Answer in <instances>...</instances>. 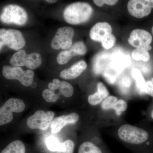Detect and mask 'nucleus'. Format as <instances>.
<instances>
[{"mask_svg": "<svg viewBox=\"0 0 153 153\" xmlns=\"http://www.w3.org/2000/svg\"><path fill=\"white\" fill-rule=\"evenodd\" d=\"M74 36V30L72 28L65 27L59 28L52 39L51 47L54 49H70L72 46Z\"/></svg>", "mask_w": 153, "mask_h": 153, "instance_id": "obj_8", "label": "nucleus"}, {"mask_svg": "<svg viewBox=\"0 0 153 153\" xmlns=\"http://www.w3.org/2000/svg\"><path fill=\"white\" fill-rule=\"evenodd\" d=\"M131 75L135 80L137 90L139 93L141 94L145 93V86L146 82L141 71L137 68H133L131 71Z\"/></svg>", "mask_w": 153, "mask_h": 153, "instance_id": "obj_21", "label": "nucleus"}, {"mask_svg": "<svg viewBox=\"0 0 153 153\" xmlns=\"http://www.w3.org/2000/svg\"><path fill=\"white\" fill-rule=\"evenodd\" d=\"M151 117L153 119V110L152 111V113H151Z\"/></svg>", "mask_w": 153, "mask_h": 153, "instance_id": "obj_37", "label": "nucleus"}, {"mask_svg": "<svg viewBox=\"0 0 153 153\" xmlns=\"http://www.w3.org/2000/svg\"><path fill=\"white\" fill-rule=\"evenodd\" d=\"M70 48L73 50L76 56L85 55L87 52L86 46L83 42L81 41L75 43Z\"/></svg>", "mask_w": 153, "mask_h": 153, "instance_id": "obj_29", "label": "nucleus"}, {"mask_svg": "<svg viewBox=\"0 0 153 153\" xmlns=\"http://www.w3.org/2000/svg\"><path fill=\"white\" fill-rule=\"evenodd\" d=\"M127 103L123 100H119L116 102L113 109H114L117 115H120L127 108Z\"/></svg>", "mask_w": 153, "mask_h": 153, "instance_id": "obj_32", "label": "nucleus"}, {"mask_svg": "<svg viewBox=\"0 0 153 153\" xmlns=\"http://www.w3.org/2000/svg\"><path fill=\"white\" fill-rule=\"evenodd\" d=\"M1 21L6 24L25 25L27 19L26 11L20 6L15 4L9 5L3 9L0 16Z\"/></svg>", "mask_w": 153, "mask_h": 153, "instance_id": "obj_3", "label": "nucleus"}, {"mask_svg": "<svg viewBox=\"0 0 153 153\" xmlns=\"http://www.w3.org/2000/svg\"><path fill=\"white\" fill-rule=\"evenodd\" d=\"M76 56L73 50L70 48L69 50H66L60 52L57 57V61L58 64L63 65L68 63L72 57Z\"/></svg>", "mask_w": 153, "mask_h": 153, "instance_id": "obj_25", "label": "nucleus"}, {"mask_svg": "<svg viewBox=\"0 0 153 153\" xmlns=\"http://www.w3.org/2000/svg\"><path fill=\"white\" fill-rule=\"evenodd\" d=\"M74 147V143L72 140H66L62 143L61 152L73 153Z\"/></svg>", "mask_w": 153, "mask_h": 153, "instance_id": "obj_33", "label": "nucleus"}, {"mask_svg": "<svg viewBox=\"0 0 153 153\" xmlns=\"http://www.w3.org/2000/svg\"><path fill=\"white\" fill-rule=\"evenodd\" d=\"M152 34L153 35V26L152 27Z\"/></svg>", "mask_w": 153, "mask_h": 153, "instance_id": "obj_38", "label": "nucleus"}, {"mask_svg": "<svg viewBox=\"0 0 153 153\" xmlns=\"http://www.w3.org/2000/svg\"><path fill=\"white\" fill-rule=\"evenodd\" d=\"M152 41L150 33L143 29L133 30L128 39V44L136 49L146 48L150 46Z\"/></svg>", "mask_w": 153, "mask_h": 153, "instance_id": "obj_10", "label": "nucleus"}, {"mask_svg": "<svg viewBox=\"0 0 153 153\" xmlns=\"http://www.w3.org/2000/svg\"><path fill=\"white\" fill-rule=\"evenodd\" d=\"M46 144L48 149L51 152H61L62 143L55 137H48L46 140Z\"/></svg>", "mask_w": 153, "mask_h": 153, "instance_id": "obj_24", "label": "nucleus"}, {"mask_svg": "<svg viewBox=\"0 0 153 153\" xmlns=\"http://www.w3.org/2000/svg\"><path fill=\"white\" fill-rule=\"evenodd\" d=\"M131 80L127 76H124L119 81V88L122 93L126 94L131 85Z\"/></svg>", "mask_w": 153, "mask_h": 153, "instance_id": "obj_27", "label": "nucleus"}, {"mask_svg": "<svg viewBox=\"0 0 153 153\" xmlns=\"http://www.w3.org/2000/svg\"><path fill=\"white\" fill-rule=\"evenodd\" d=\"M78 153H103L100 148L90 142L82 143L78 149Z\"/></svg>", "mask_w": 153, "mask_h": 153, "instance_id": "obj_23", "label": "nucleus"}, {"mask_svg": "<svg viewBox=\"0 0 153 153\" xmlns=\"http://www.w3.org/2000/svg\"><path fill=\"white\" fill-rule=\"evenodd\" d=\"M86 63L81 60L73 65L71 68L65 69L60 72V77L62 79H75L80 76L87 68Z\"/></svg>", "mask_w": 153, "mask_h": 153, "instance_id": "obj_13", "label": "nucleus"}, {"mask_svg": "<svg viewBox=\"0 0 153 153\" xmlns=\"http://www.w3.org/2000/svg\"><path fill=\"white\" fill-rule=\"evenodd\" d=\"M93 13L91 6L87 3L78 2L71 4L64 10L63 17L72 25H79L88 21Z\"/></svg>", "mask_w": 153, "mask_h": 153, "instance_id": "obj_1", "label": "nucleus"}, {"mask_svg": "<svg viewBox=\"0 0 153 153\" xmlns=\"http://www.w3.org/2000/svg\"><path fill=\"white\" fill-rule=\"evenodd\" d=\"M79 120V115L76 113H72L67 115H62L54 119L51 125L52 132L56 134L59 132L65 126L74 124Z\"/></svg>", "mask_w": 153, "mask_h": 153, "instance_id": "obj_12", "label": "nucleus"}, {"mask_svg": "<svg viewBox=\"0 0 153 153\" xmlns=\"http://www.w3.org/2000/svg\"><path fill=\"white\" fill-rule=\"evenodd\" d=\"M117 101V98L113 96H110L107 97L102 101L101 107L102 109L109 110L113 109L116 102Z\"/></svg>", "mask_w": 153, "mask_h": 153, "instance_id": "obj_30", "label": "nucleus"}, {"mask_svg": "<svg viewBox=\"0 0 153 153\" xmlns=\"http://www.w3.org/2000/svg\"><path fill=\"white\" fill-rule=\"evenodd\" d=\"M151 81L153 82V78H152V79H151Z\"/></svg>", "mask_w": 153, "mask_h": 153, "instance_id": "obj_39", "label": "nucleus"}, {"mask_svg": "<svg viewBox=\"0 0 153 153\" xmlns=\"http://www.w3.org/2000/svg\"><path fill=\"white\" fill-rule=\"evenodd\" d=\"M122 72L111 66L109 63L102 72V75L107 81L111 84H114Z\"/></svg>", "mask_w": 153, "mask_h": 153, "instance_id": "obj_19", "label": "nucleus"}, {"mask_svg": "<svg viewBox=\"0 0 153 153\" xmlns=\"http://www.w3.org/2000/svg\"><path fill=\"white\" fill-rule=\"evenodd\" d=\"M127 8L131 16L142 19L150 14L153 8V0H130Z\"/></svg>", "mask_w": 153, "mask_h": 153, "instance_id": "obj_9", "label": "nucleus"}, {"mask_svg": "<svg viewBox=\"0 0 153 153\" xmlns=\"http://www.w3.org/2000/svg\"><path fill=\"white\" fill-rule=\"evenodd\" d=\"M43 98L46 101L49 102H55L57 101L60 95L55 93V91L49 89H46L42 93Z\"/></svg>", "mask_w": 153, "mask_h": 153, "instance_id": "obj_28", "label": "nucleus"}, {"mask_svg": "<svg viewBox=\"0 0 153 153\" xmlns=\"http://www.w3.org/2000/svg\"><path fill=\"white\" fill-rule=\"evenodd\" d=\"M97 92L89 95L88 98V102L91 105L100 104L109 95L108 90L102 82H100L97 83Z\"/></svg>", "mask_w": 153, "mask_h": 153, "instance_id": "obj_16", "label": "nucleus"}, {"mask_svg": "<svg viewBox=\"0 0 153 153\" xmlns=\"http://www.w3.org/2000/svg\"><path fill=\"white\" fill-rule=\"evenodd\" d=\"M93 2L97 6L101 7L104 4H106L110 6L114 5L117 3L118 1L117 0H94Z\"/></svg>", "mask_w": 153, "mask_h": 153, "instance_id": "obj_34", "label": "nucleus"}, {"mask_svg": "<svg viewBox=\"0 0 153 153\" xmlns=\"http://www.w3.org/2000/svg\"><path fill=\"white\" fill-rule=\"evenodd\" d=\"M25 102L16 98L10 99L0 108V125L10 122L13 119V113H20L25 110Z\"/></svg>", "mask_w": 153, "mask_h": 153, "instance_id": "obj_5", "label": "nucleus"}, {"mask_svg": "<svg viewBox=\"0 0 153 153\" xmlns=\"http://www.w3.org/2000/svg\"><path fill=\"white\" fill-rule=\"evenodd\" d=\"M46 1L47 2L50 3V4H53V3H55L57 2V1H56V0H55V1H54V0H47Z\"/></svg>", "mask_w": 153, "mask_h": 153, "instance_id": "obj_36", "label": "nucleus"}, {"mask_svg": "<svg viewBox=\"0 0 153 153\" xmlns=\"http://www.w3.org/2000/svg\"><path fill=\"white\" fill-rule=\"evenodd\" d=\"M109 63L122 72L130 64L131 58L129 55L123 52H117L111 55Z\"/></svg>", "mask_w": 153, "mask_h": 153, "instance_id": "obj_15", "label": "nucleus"}, {"mask_svg": "<svg viewBox=\"0 0 153 153\" xmlns=\"http://www.w3.org/2000/svg\"><path fill=\"white\" fill-rule=\"evenodd\" d=\"M25 41L22 33L18 30H0V47L7 45L11 49L19 50L25 46Z\"/></svg>", "mask_w": 153, "mask_h": 153, "instance_id": "obj_4", "label": "nucleus"}, {"mask_svg": "<svg viewBox=\"0 0 153 153\" xmlns=\"http://www.w3.org/2000/svg\"><path fill=\"white\" fill-rule=\"evenodd\" d=\"M29 60L27 67L30 69H35L38 68L42 63L41 55L37 52L29 54Z\"/></svg>", "mask_w": 153, "mask_h": 153, "instance_id": "obj_26", "label": "nucleus"}, {"mask_svg": "<svg viewBox=\"0 0 153 153\" xmlns=\"http://www.w3.org/2000/svg\"><path fill=\"white\" fill-rule=\"evenodd\" d=\"M2 73L7 79H17L24 86L27 87L33 84L34 72L32 70L25 71L20 67L5 66L3 68Z\"/></svg>", "mask_w": 153, "mask_h": 153, "instance_id": "obj_6", "label": "nucleus"}, {"mask_svg": "<svg viewBox=\"0 0 153 153\" xmlns=\"http://www.w3.org/2000/svg\"><path fill=\"white\" fill-rule=\"evenodd\" d=\"M116 38L112 33L110 34L101 42L102 46L105 49H109L114 46Z\"/></svg>", "mask_w": 153, "mask_h": 153, "instance_id": "obj_31", "label": "nucleus"}, {"mask_svg": "<svg viewBox=\"0 0 153 153\" xmlns=\"http://www.w3.org/2000/svg\"><path fill=\"white\" fill-rule=\"evenodd\" d=\"M112 27L106 22H98L91 28L89 33L90 38L93 41L101 43L105 38L111 34Z\"/></svg>", "mask_w": 153, "mask_h": 153, "instance_id": "obj_11", "label": "nucleus"}, {"mask_svg": "<svg viewBox=\"0 0 153 153\" xmlns=\"http://www.w3.org/2000/svg\"><path fill=\"white\" fill-rule=\"evenodd\" d=\"M29 59V55L26 53V51L20 50L12 56L10 60V63L15 67H21L23 66L27 67Z\"/></svg>", "mask_w": 153, "mask_h": 153, "instance_id": "obj_18", "label": "nucleus"}, {"mask_svg": "<svg viewBox=\"0 0 153 153\" xmlns=\"http://www.w3.org/2000/svg\"><path fill=\"white\" fill-rule=\"evenodd\" d=\"M54 113L52 111L45 112L38 110L30 117L27 120V125L30 128L46 130L51 126L54 118Z\"/></svg>", "mask_w": 153, "mask_h": 153, "instance_id": "obj_7", "label": "nucleus"}, {"mask_svg": "<svg viewBox=\"0 0 153 153\" xmlns=\"http://www.w3.org/2000/svg\"><path fill=\"white\" fill-rule=\"evenodd\" d=\"M26 148L24 143L20 140H16L9 144L1 153H25Z\"/></svg>", "mask_w": 153, "mask_h": 153, "instance_id": "obj_22", "label": "nucleus"}, {"mask_svg": "<svg viewBox=\"0 0 153 153\" xmlns=\"http://www.w3.org/2000/svg\"><path fill=\"white\" fill-rule=\"evenodd\" d=\"M145 93L153 97V82L151 80H149L146 82Z\"/></svg>", "mask_w": 153, "mask_h": 153, "instance_id": "obj_35", "label": "nucleus"}, {"mask_svg": "<svg viewBox=\"0 0 153 153\" xmlns=\"http://www.w3.org/2000/svg\"><path fill=\"white\" fill-rule=\"evenodd\" d=\"M152 49L150 45L146 48H137L133 50L131 56L134 60L137 61L143 60L145 62L149 61L150 59V55L149 51Z\"/></svg>", "mask_w": 153, "mask_h": 153, "instance_id": "obj_20", "label": "nucleus"}, {"mask_svg": "<svg viewBox=\"0 0 153 153\" xmlns=\"http://www.w3.org/2000/svg\"><path fill=\"white\" fill-rule=\"evenodd\" d=\"M108 55L104 52L97 55L93 60V70L94 74L98 75L102 73L108 63H107Z\"/></svg>", "mask_w": 153, "mask_h": 153, "instance_id": "obj_17", "label": "nucleus"}, {"mask_svg": "<svg viewBox=\"0 0 153 153\" xmlns=\"http://www.w3.org/2000/svg\"><path fill=\"white\" fill-rule=\"evenodd\" d=\"M118 135L125 142L134 145L143 143L149 138L146 131L129 124L121 126L118 130Z\"/></svg>", "mask_w": 153, "mask_h": 153, "instance_id": "obj_2", "label": "nucleus"}, {"mask_svg": "<svg viewBox=\"0 0 153 153\" xmlns=\"http://www.w3.org/2000/svg\"><path fill=\"white\" fill-rule=\"evenodd\" d=\"M49 89L55 91L59 90L60 95L66 97H70L73 95L74 88L70 83L65 81H60L59 79H54L52 82L48 84Z\"/></svg>", "mask_w": 153, "mask_h": 153, "instance_id": "obj_14", "label": "nucleus"}]
</instances>
